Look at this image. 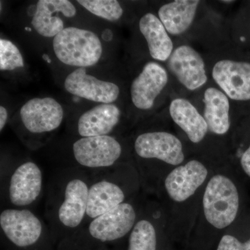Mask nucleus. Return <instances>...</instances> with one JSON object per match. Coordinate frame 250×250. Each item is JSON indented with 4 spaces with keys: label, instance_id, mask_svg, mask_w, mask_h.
Masks as SVG:
<instances>
[{
    "label": "nucleus",
    "instance_id": "f257e3e1",
    "mask_svg": "<svg viewBox=\"0 0 250 250\" xmlns=\"http://www.w3.org/2000/svg\"><path fill=\"white\" fill-rule=\"evenodd\" d=\"M217 166L193 158L163 179L155 194L161 201L166 230L191 232L206 184Z\"/></svg>",
    "mask_w": 250,
    "mask_h": 250
},
{
    "label": "nucleus",
    "instance_id": "ddd939ff",
    "mask_svg": "<svg viewBox=\"0 0 250 250\" xmlns=\"http://www.w3.org/2000/svg\"><path fill=\"white\" fill-rule=\"evenodd\" d=\"M168 82L167 71L158 62H148L131 82L130 96L134 107L149 111Z\"/></svg>",
    "mask_w": 250,
    "mask_h": 250
},
{
    "label": "nucleus",
    "instance_id": "0eeeda50",
    "mask_svg": "<svg viewBox=\"0 0 250 250\" xmlns=\"http://www.w3.org/2000/svg\"><path fill=\"white\" fill-rule=\"evenodd\" d=\"M65 111L51 97L34 98L26 102L13 119L12 126L19 139L31 150L43 147L63 123Z\"/></svg>",
    "mask_w": 250,
    "mask_h": 250
},
{
    "label": "nucleus",
    "instance_id": "b1692460",
    "mask_svg": "<svg viewBox=\"0 0 250 250\" xmlns=\"http://www.w3.org/2000/svg\"><path fill=\"white\" fill-rule=\"evenodd\" d=\"M24 67V61L19 48L12 41L0 39V70L12 72Z\"/></svg>",
    "mask_w": 250,
    "mask_h": 250
},
{
    "label": "nucleus",
    "instance_id": "7ed1b4c3",
    "mask_svg": "<svg viewBox=\"0 0 250 250\" xmlns=\"http://www.w3.org/2000/svg\"><path fill=\"white\" fill-rule=\"evenodd\" d=\"M228 165L218 166L206 184L192 231L220 234L231 228L241 209L238 184Z\"/></svg>",
    "mask_w": 250,
    "mask_h": 250
},
{
    "label": "nucleus",
    "instance_id": "412c9836",
    "mask_svg": "<svg viewBox=\"0 0 250 250\" xmlns=\"http://www.w3.org/2000/svg\"><path fill=\"white\" fill-rule=\"evenodd\" d=\"M204 103V118L208 131L217 136L228 134L231 127L228 97L218 88L210 87L205 90Z\"/></svg>",
    "mask_w": 250,
    "mask_h": 250
},
{
    "label": "nucleus",
    "instance_id": "1a4fd4ad",
    "mask_svg": "<svg viewBox=\"0 0 250 250\" xmlns=\"http://www.w3.org/2000/svg\"><path fill=\"white\" fill-rule=\"evenodd\" d=\"M52 47L59 62L76 68L97 65L104 53L103 42L95 32L77 27H65L54 38Z\"/></svg>",
    "mask_w": 250,
    "mask_h": 250
},
{
    "label": "nucleus",
    "instance_id": "393cba45",
    "mask_svg": "<svg viewBox=\"0 0 250 250\" xmlns=\"http://www.w3.org/2000/svg\"><path fill=\"white\" fill-rule=\"evenodd\" d=\"M215 250H250V238L242 242L237 237L226 231L219 240Z\"/></svg>",
    "mask_w": 250,
    "mask_h": 250
},
{
    "label": "nucleus",
    "instance_id": "6ab92c4d",
    "mask_svg": "<svg viewBox=\"0 0 250 250\" xmlns=\"http://www.w3.org/2000/svg\"><path fill=\"white\" fill-rule=\"evenodd\" d=\"M169 112L172 121L195 144L202 142L208 134V126L205 118L188 100L174 99L171 102Z\"/></svg>",
    "mask_w": 250,
    "mask_h": 250
},
{
    "label": "nucleus",
    "instance_id": "4468645a",
    "mask_svg": "<svg viewBox=\"0 0 250 250\" xmlns=\"http://www.w3.org/2000/svg\"><path fill=\"white\" fill-rule=\"evenodd\" d=\"M123 113L115 104H98L82 113L72 126L78 137L114 136Z\"/></svg>",
    "mask_w": 250,
    "mask_h": 250
},
{
    "label": "nucleus",
    "instance_id": "f3484780",
    "mask_svg": "<svg viewBox=\"0 0 250 250\" xmlns=\"http://www.w3.org/2000/svg\"><path fill=\"white\" fill-rule=\"evenodd\" d=\"M167 65L177 80L187 89H198L208 80L203 59L190 46L181 45L174 49Z\"/></svg>",
    "mask_w": 250,
    "mask_h": 250
},
{
    "label": "nucleus",
    "instance_id": "aec40b11",
    "mask_svg": "<svg viewBox=\"0 0 250 250\" xmlns=\"http://www.w3.org/2000/svg\"><path fill=\"white\" fill-rule=\"evenodd\" d=\"M139 29L147 42L152 58L159 62L168 60L173 52V42L160 19L147 13L140 19Z\"/></svg>",
    "mask_w": 250,
    "mask_h": 250
},
{
    "label": "nucleus",
    "instance_id": "9d476101",
    "mask_svg": "<svg viewBox=\"0 0 250 250\" xmlns=\"http://www.w3.org/2000/svg\"><path fill=\"white\" fill-rule=\"evenodd\" d=\"M75 167L87 171L103 170L121 164H134L127 159L122 141L116 136L79 137L72 142Z\"/></svg>",
    "mask_w": 250,
    "mask_h": 250
},
{
    "label": "nucleus",
    "instance_id": "5701e85b",
    "mask_svg": "<svg viewBox=\"0 0 250 250\" xmlns=\"http://www.w3.org/2000/svg\"><path fill=\"white\" fill-rule=\"evenodd\" d=\"M94 16L114 22L124 15V9L116 0H79L77 1Z\"/></svg>",
    "mask_w": 250,
    "mask_h": 250
},
{
    "label": "nucleus",
    "instance_id": "a878e982",
    "mask_svg": "<svg viewBox=\"0 0 250 250\" xmlns=\"http://www.w3.org/2000/svg\"><path fill=\"white\" fill-rule=\"evenodd\" d=\"M240 164L244 173L250 178V144L248 149L242 154Z\"/></svg>",
    "mask_w": 250,
    "mask_h": 250
},
{
    "label": "nucleus",
    "instance_id": "9b49d317",
    "mask_svg": "<svg viewBox=\"0 0 250 250\" xmlns=\"http://www.w3.org/2000/svg\"><path fill=\"white\" fill-rule=\"evenodd\" d=\"M4 187L5 197L10 208H29L42 195V171L34 161H23L10 171Z\"/></svg>",
    "mask_w": 250,
    "mask_h": 250
},
{
    "label": "nucleus",
    "instance_id": "6e6552de",
    "mask_svg": "<svg viewBox=\"0 0 250 250\" xmlns=\"http://www.w3.org/2000/svg\"><path fill=\"white\" fill-rule=\"evenodd\" d=\"M0 230L4 241L16 250H37L54 241L48 225L30 208L1 210Z\"/></svg>",
    "mask_w": 250,
    "mask_h": 250
},
{
    "label": "nucleus",
    "instance_id": "39448f33",
    "mask_svg": "<svg viewBox=\"0 0 250 250\" xmlns=\"http://www.w3.org/2000/svg\"><path fill=\"white\" fill-rule=\"evenodd\" d=\"M88 172L89 192L83 224L134 198L142 188L139 172L134 164H121Z\"/></svg>",
    "mask_w": 250,
    "mask_h": 250
},
{
    "label": "nucleus",
    "instance_id": "2eb2a0df",
    "mask_svg": "<svg viewBox=\"0 0 250 250\" xmlns=\"http://www.w3.org/2000/svg\"><path fill=\"white\" fill-rule=\"evenodd\" d=\"M166 230L159 204L142 206L139 218L128 238L127 250H157L159 236Z\"/></svg>",
    "mask_w": 250,
    "mask_h": 250
},
{
    "label": "nucleus",
    "instance_id": "20e7f679",
    "mask_svg": "<svg viewBox=\"0 0 250 250\" xmlns=\"http://www.w3.org/2000/svg\"><path fill=\"white\" fill-rule=\"evenodd\" d=\"M133 150L141 187L154 194L167 174L187 161L182 141L165 131L141 133L135 138Z\"/></svg>",
    "mask_w": 250,
    "mask_h": 250
},
{
    "label": "nucleus",
    "instance_id": "a211bd4d",
    "mask_svg": "<svg viewBox=\"0 0 250 250\" xmlns=\"http://www.w3.org/2000/svg\"><path fill=\"white\" fill-rule=\"evenodd\" d=\"M66 18L75 17L77 9L68 0H39L31 24L38 34L45 38H54L65 29V24L59 15Z\"/></svg>",
    "mask_w": 250,
    "mask_h": 250
},
{
    "label": "nucleus",
    "instance_id": "4be33fe9",
    "mask_svg": "<svg viewBox=\"0 0 250 250\" xmlns=\"http://www.w3.org/2000/svg\"><path fill=\"white\" fill-rule=\"evenodd\" d=\"M200 3L198 0H177L163 5L158 15L167 33L179 36L186 32L193 22Z\"/></svg>",
    "mask_w": 250,
    "mask_h": 250
},
{
    "label": "nucleus",
    "instance_id": "bb28decb",
    "mask_svg": "<svg viewBox=\"0 0 250 250\" xmlns=\"http://www.w3.org/2000/svg\"><path fill=\"white\" fill-rule=\"evenodd\" d=\"M9 121V112L4 106H0V131L2 132Z\"/></svg>",
    "mask_w": 250,
    "mask_h": 250
},
{
    "label": "nucleus",
    "instance_id": "cd10ccee",
    "mask_svg": "<svg viewBox=\"0 0 250 250\" xmlns=\"http://www.w3.org/2000/svg\"><path fill=\"white\" fill-rule=\"evenodd\" d=\"M222 2H224V3H231V2H233L232 1H222Z\"/></svg>",
    "mask_w": 250,
    "mask_h": 250
},
{
    "label": "nucleus",
    "instance_id": "f8f14e48",
    "mask_svg": "<svg viewBox=\"0 0 250 250\" xmlns=\"http://www.w3.org/2000/svg\"><path fill=\"white\" fill-rule=\"evenodd\" d=\"M63 85L67 93L96 103L114 104L121 94L119 85L90 75L86 68H76L69 73Z\"/></svg>",
    "mask_w": 250,
    "mask_h": 250
},
{
    "label": "nucleus",
    "instance_id": "f03ea898",
    "mask_svg": "<svg viewBox=\"0 0 250 250\" xmlns=\"http://www.w3.org/2000/svg\"><path fill=\"white\" fill-rule=\"evenodd\" d=\"M88 171L70 166L54 177L49 186L45 217L54 241L62 243L83 225L89 192Z\"/></svg>",
    "mask_w": 250,
    "mask_h": 250
},
{
    "label": "nucleus",
    "instance_id": "423d86ee",
    "mask_svg": "<svg viewBox=\"0 0 250 250\" xmlns=\"http://www.w3.org/2000/svg\"><path fill=\"white\" fill-rule=\"evenodd\" d=\"M136 197L83 224L70 238L60 243L62 249L89 250L129 236L139 218L142 206Z\"/></svg>",
    "mask_w": 250,
    "mask_h": 250
},
{
    "label": "nucleus",
    "instance_id": "dca6fc26",
    "mask_svg": "<svg viewBox=\"0 0 250 250\" xmlns=\"http://www.w3.org/2000/svg\"><path fill=\"white\" fill-rule=\"evenodd\" d=\"M212 77L228 98L250 100V62L219 61L213 67Z\"/></svg>",
    "mask_w": 250,
    "mask_h": 250
}]
</instances>
